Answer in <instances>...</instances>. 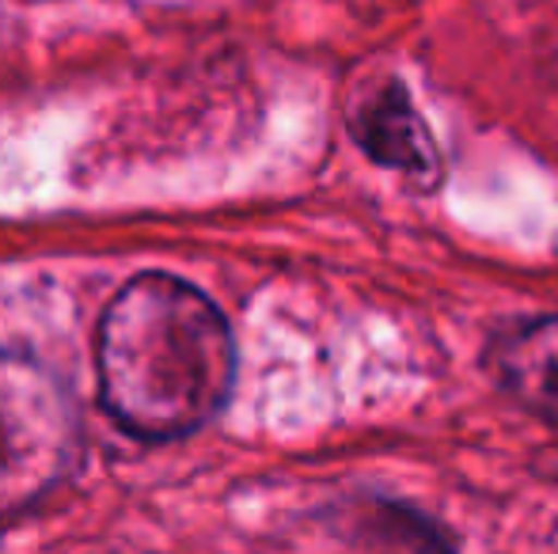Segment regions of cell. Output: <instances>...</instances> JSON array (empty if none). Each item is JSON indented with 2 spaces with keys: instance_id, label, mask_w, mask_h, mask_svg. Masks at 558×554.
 <instances>
[{
  "instance_id": "6da1fadb",
  "label": "cell",
  "mask_w": 558,
  "mask_h": 554,
  "mask_svg": "<svg viewBox=\"0 0 558 554\" xmlns=\"http://www.w3.org/2000/svg\"><path fill=\"white\" fill-rule=\"evenodd\" d=\"M99 399L125 433L175 441L209 426L235 380L221 308L191 281L137 274L111 296L96 334Z\"/></svg>"
},
{
  "instance_id": "7a4b0ae2",
  "label": "cell",
  "mask_w": 558,
  "mask_h": 554,
  "mask_svg": "<svg viewBox=\"0 0 558 554\" xmlns=\"http://www.w3.org/2000/svg\"><path fill=\"white\" fill-rule=\"evenodd\" d=\"M73 452V410L31 357L0 354V528L43 502Z\"/></svg>"
},
{
  "instance_id": "3957f363",
  "label": "cell",
  "mask_w": 558,
  "mask_h": 554,
  "mask_svg": "<svg viewBox=\"0 0 558 554\" xmlns=\"http://www.w3.org/2000/svg\"><path fill=\"white\" fill-rule=\"evenodd\" d=\"M486 369L521 407L558 421V316L521 319L494 334Z\"/></svg>"
},
{
  "instance_id": "277c9868",
  "label": "cell",
  "mask_w": 558,
  "mask_h": 554,
  "mask_svg": "<svg viewBox=\"0 0 558 554\" xmlns=\"http://www.w3.org/2000/svg\"><path fill=\"white\" fill-rule=\"evenodd\" d=\"M357 137L384 168H399L414 178H426V183L437 178L434 148H429L422 126L411 119V111H407L399 99H380V103L365 114Z\"/></svg>"
}]
</instances>
